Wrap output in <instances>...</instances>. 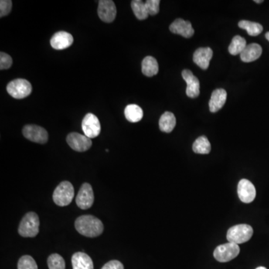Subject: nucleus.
Segmentation results:
<instances>
[{
	"label": "nucleus",
	"instance_id": "20e7f679",
	"mask_svg": "<svg viewBox=\"0 0 269 269\" xmlns=\"http://www.w3.org/2000/svg\"><path fill=\"white\" fill-rule=\"evenodd\" d=\"M253 228L248 224H238L230 227L226 233L228 242L235 244H242L251 239Z\"/></svg>",
	"mask_w": 269,
	"mask_h": 269
},
{
	"label": "nucleus",
	"instance_id": "f257e3e1",
	"mask_svg": "<svg viewBox=\"0 0 269 269\" xmlns=\"http://www.w3.org/2000/svg\"><path fill=\"white\" fill-rule=\"evenodd\" d=\"M76 230L86 237H97L103 232V222L93 215H82L75 222Z\"/></svg>",
	"mask_w": 269,
	"mask_h": 269
},
{
	"label": "nucleus",
	"instance_id": "f03ea898",
	"mask_svg": "<svg viewBox=\"0 0 269 269\" xmlns=\"http://www.w3.org/2000/svg\"><path fill=\"white\" fill-rule=\"evenodd\" d=\"M40 221L35 212H28L20 223L18 232L22 237H35L39 233Z\"/></svg>",
	"mask_w": 269,
	"mask_h": 269
},
{
	"label": "nucleus",
	"instance_id": "5701e85b",
	"mask_svg": "<svg viewBox=\"0 0 269 269\" xmlns=\"http://www.w3.org/2000/svg\"><path fill=\"white\" fill-rule=\"evenodd\" d=\"M239 27L247 31V34L250 36H257L263 30L261 24L248 21H241L239 22Z\"/></svg>",
	"mask_w": 269,
	"mask_h": 269
},
{
	"label": "nucleus",
	"instance_id": "39448f33",
	"mask_svg": "<svg viewBox=\"0 0 269 269\" xmlns=\"http://www.w3.org/2000/svg\"><path fill=\"white\" fill-rule=\"evenodd\" d=\"M32 87L26 79H17L11 81L7 86V91L15 99H23L30 95Z\"/></svg>",
	"mask_w": 269,
	"mask_h": 269
},
{
	"label": "nucleus",
	"instance_id": "0eeeda50",
	"mask_svg": "<svg viewBox=\"0 0 269 269\" xmlns=\"http://www.w3.org/2000/svg\"><path fill=\"white\" fill-rule=\"evenodd\" d=\"M82 128L85 135L90 139L98 136L101 131L100 120L92 113H89L85 116L82 122Z\"/></svg>",
	"mask_w": 269,
	"mask_h": 269
},
{
	"label": "nucleus",
	"instance_id": "bb28decb",
	"mask_svg": "<svg viewBox=\"0 0 269 269\" xmlns=\"http://www.w3.org/2000/svg\"><path fill=\"white\" fill-rule=\"evenodd\" d=\"M47 265L49 269H65V260L58 253H53L48 257Z\"/></svg>",
	"mask_w": 269,
	"mask_h": 269
},
{
	"label": "nucleus",
	"instance_id": "2f4dec72",
	"mask_svg": "<svg viewBox=\"0 0 269 269\" xmlns=\"http://www.w3.org/2000/svg\"><path fill=\"white\" fill-rule=\"evenodd\" d=\"M101 269H124V265L117 260H111L104 265Z\"/></svg>",
	"mask_w": 269,
	"mask_h": 269
},
{
	"label": "nucleus",
	"instance_id": "b1692460",
	"mask_svg": "<svg viewBox=\"0 0 269 269\" xmlns=\"http://www.w3.org/2000/svg\"><path fill=\"white\" fill-rule=\"evenodd\" d=\"M192 149L195 154H208L211 151V144L206 136H201L197 138L192 146Z\"/></svg>",
	"mask_w": 269,
	"mask_h": 269
},
{
	"label": "nucleus",
	"instance_id": "c85d7f7f",
	"mask_svg": "<svg viewBox=\"0 0 269 269\" xmlns=\"http://www.w3.org/2000/svg\"><path fill=\"white\" fill-rule=\"evenodd\" d=\"M159 0H147L145 2V6L149 15L155 16L159 12Z\"/></svg>",
	"mask_w": 269,
	"mask_h": 269
},
{
	"label": "nucleus",
	"instance_id": "393cba45",
	"mask_svg": "<svg viewBox=\"0 0 269 269\" xmlns=\"http://www.w3.org/2000/svg\"><path fill=\"white\" fill-rule=\"evenodd\" d=\"M247 46V43L245 38L239 35H236L233 38L231 44L229 46V52L233 56H237L242 53Z\"/></svg>",
	"mask_w": 269,
	"mask_h": 269
},
{
	"label": "nucleus",
	"instance_id": "423d86ee",
	"mask_svg": "<svg viewBox=\"0 0 269 269\" xmlns=\"http://www.w3.org/2000/svg\"><path fill=\"white\" fill-rule=\"evenodd\" d=\"M240 252L239 245L228 242L226 244L221 245L215 248L214 257L220 263H226L236 258Z\"/></svg>",
	"mask_w": 269,
	"mask_h": 269
},
{
	"label": "nucleus",
	"instance_id": "9b49d317",
	"mask_svg": "<svg viewBox=\"0 0 269 269\" xmlns=\"http://www.w3.org/2000/svg\"><path fill=\"white\" fill-rule=\"evenodd\" d=\"M97 13L99 18L103 22H113L117 15L115 4L112 0H101L99 2Z\"/></svg>",
	"mask_w": 269,
	"mask_h": 269
},
{
	"label": "nucleus",
	"instance_id": "9d476101",
	"mask_svg": "<svg viewBox=\"0 0 269 269\" xmlns=\"http://www.w3.org/2000/svg\"><path fill=\"white\" fill-rule=\"evenodd\" d=\"M94 201L93 188L89 183H84L81 186L77 196L76 203L77 206L82 209H88L91 207Z\"/></svg>",
	"mask_w": 269,
	"mask_h": 269
},
{
	"label": "nucleus",
	"instance_id": "473e14b6",
	"mask_svg": "<svg viewBox=\"0 0 269 269\" xmlns=\"http://www.w3.org/2000/svg\"><path fill=\"white\" fill-rule=\"evenodd\" d=\"M254 2H256V3L260 4L262 3V2H263V0H255Z\"/></svg>",
	"mask_w": 269,
	"mask_h": 269
},
{
	"label": "nucleus",
	"instance_id": "f704fd0d",
	"mask_svg": "<svg viewBox=\"0 0 269 269\" xmlns=\"http://www.w3.org/2000/svg\"><path fill=\"white\" fill-rule=\"evenodd\" d=\"M266 269V268L263 267V266H261V267L257 268V269Z\"/></svg>",
	"mask_w": 269,
	"mask_h": 269
},
{
	"label": "nucleus",
	"instance_id": "f8f14e48",
	"mask_svg": "<svg viewBox=\"0 0 269 269\" xmlns=\"http://www.w3.org/2000/svg\"><path fill=\"white\" fill-rule=\"evenodd\" d=\"M257 192L254 185L248 179H242L238 185V195L243 203H251L256 198Z\"/></svg>",
	"mask_w": 269,
	"mask_h": 269
},
{
	"label": "nucleus",
	"instance_id": "2eb2a0df",
	"mask_svg": "<svg viewBox=\"0 0 269 269\" xmlns=\"http://www.w3.org/2000/svg\"><path fill=\"white\" fill-rule=\"evenodd\" d=\"M73 42V38L70 33L66 32H58L51 38L50 45L53 49L57 50L70 47Z\"/></svg>",
	"mask_w": 269,
	"mask_h": 269
},
{
	"label": "nucleus",
	"instance_id": "a211bd4d",
	"mask_svg": "<svg viewBox=\"0 0 269 269\" xmlns=\"http://www.w3.org/2000/svg\"><path fill=\"white\" fill-rule=\"evenodd\" d=\"M263 49L258 44H250L247 45L246 49L240 54L241 59L246 63L254 62L261 56Z\"/></svg>",
	"mask_w": 269,
	"mask_h": 269
},
{
	"label": "nucleus",
	"instance_id": "6ab92c4d",
	"mask_svg": "<svg viewBox=\"0 0 269 269\" xmlns=\"http://www.w3.org/2000/svg\"><path fill=\"white\" fill-rule=\"evenodd\" d=\"M73 269H93V263L89 255L83 252L75 253L72 257Z\"/></svg>",
	"mask_w": 269,
	"mask_h": 269
},
{
	"label": "nucleus",
	"instance_id": "a878e982",
	"mask_svg": "<svg viewBox=\"0 0 269 269\" xmlns=\"http://www.w3.org/2000/svg\"><path fill=\"white\" fill-rule=\"evenodd\" d=\"M132 9H133L134 15L140 21L147 19L149 16L145 6V2L141 0H133L131 2Z\"/></svg>",
	"mask_w": 269,
	"mask_h": 269
},
{
	"label": "nucleus",
	"instance_id": "c756f323",
	"mask_svg": "<svg viewBox=\"0 0 269 269\" xmlns=\"http://www.w3.org/2000/svg\"><path fill=\"white\" fill-rule=\"evenodd\" d=\"M12 59L8 54L5 52H0V69L5 70L11 67L12 65Z\"/></svg>",
	"mask_w": 269,
	"mask_h": 269
},
{
	"label": "nucleus",
	"instance_id": "4be33fe9",
	"mask_svg": "<svg viewBox=\"0 0 269 269\" xmlns=\"http://www.w3.org/2000/svg\"><path fill=\"white\" fill-rule=\"evenodd\" d=\"M126 118L131 123H137L142 119L143 110L140 106L135 104H130L126 107L124 111Z\"/></svg>",
	"mask_w": 269,
	"mask_h": 269
},
{
	"label": "nucleus",
	"instance_id": "aec40b11",
	"mask_svg": "<svg viewBox=\"0 0 269 269\" xmlns=\"http://www.w3.org/2000/svg\"><path fill=\"white\" fill-rule=\"evenodd\" d=\"M141 70L144 76L152 77L158 73V65L157 59L152 56H147L142 61Z\"/></svg>",
	"mask_w": 269,
	"mask_h": 269
},
{
	"label": "nucleus",
	"instance_id": "dca6fc26",
	"mask_svg": "<svg viewBox=\"0 0 269 269\" xmlns=\"http://www.w3.org/2000/svg\"><path fill=\"white\" fill-rule=\"evenodd\" d=\"M213 56V51L209 47L198 48L194 52L193 61L198 67L203 70H206L209 66V62Z\"/></svg>",
	"mask_w": 269,
	"mask_h": 269
},
{
	"label": "nucleus",
	"instance_id": "4468645a",
	"mask_svg": "<svg viewBox=\"0 0 269 269\" xmlns=\"http://www.w3.org/2000/svg\"><path fill=\"white\" fill-rule=\"evenodd\" d=\"M169 29L172 33L181 35L185 38H191L195 34L192 23L189 21H184L181 18L175 20L170 25Z\"/></svg>",
	"mask_w": 269,
	"mask_h": 269
},
{
	"label": "nucleus",
	"instance_id": "cd10ccee",
	"mask_svg": "<svg viewBox=\"0 0 269 269\" xmlns=\"http://www.w3.org/2000/svg\"><path fill=\"white\" fill-rule=\"evenodd\" d=\"M18 269H38L36 262L29 255L22 256L18 263Z\"/></svg>",
	"mask_w": 269,
	"mask_h": 269
},
{
	"label": "nucleus",
	"instance_id": "f3484780",
	"mask_svg": "<svg viewBox=\"0 0 269 269\" xmlns=\"http://www.w3.org/2000/svg\"><path fill=\"white\" fill-rule=\"evenodd\" d=\"M226 91L223 89H216L212 93L209 102V110L211 112H217L226 103Z\"/></svg>",
	"mask_w": 269,
	"mask_h": 269
},
{
	"label": "nucleus",
	"instance_id": "ddd939ff",
	"mask_svg": "<svg viewBox=\"0 0 269 269\" xmlns=\"http://www.w3.org/2000/svg\"><path fill=\"white\" fill-rule=\"evenodd\" d=\"M182 76L187 84L186 94L190 98H196L200 94V82L189 70H184Z\"/></svg>",
	"mask_w": 269,
	"mask_h": 269
},
{
	"label": "nucleus",
	"instance_id": "72a5a7b5",
	"mask_svg": "<svg viewBox=\"0 0 269 269\" xmlns=\"http://www.w3.org/2000/svg\"><path fill=\"white\" fill-rule=\"evenodd\" d=\"M266 38L269 42V32H268L266 34Z\"/></svg>",
	"mask_w": 269,
	"mask_h": 269
},
{
	"label": "nucleus",
	"instance_id": "1a4fd4ad",
	"mask_svg": "<svg viewBox=\"0 0 269 269\" xmlns=\"http://www.w3.org/2000/svg\"><path fill=\"white\" fill-rule=\"evenodd\" d=\"M67 142L73 151L77 152H85L90 149L92 141L85 134L77 133H71L67 137Z\"/></svg>",
	"mask_w": 269,
	"mask_h": 269
},
{
	"label": "nucleus",
	"instance_id": "7c9ffc66",
	"mask_svg": "<svg viewBox=\"0 0 269 269\" xmlns=\"http://www.w3.org/2000/svg\"><path fill=\"white\" fill-rule=\"evenodd\" d=\"M12 2L11 0H1L0 1V17L3 18L11 12Z\"/></svg>",
	"mask_w": 269,
	"mask_h": 269
},
{
	"label": "nucleus",
	"instance_id": "7ed1b4c3",
	"mask_svg": "<svg viewBox=\"0 0 269 269\" xmlns=\"http://www.w3.org/2000/svg\"><path fill=\"white\" fill-rule=\"evenodd\" d=\"M74 197V188L68 181L61 182L54 191L52 199L54 203L59 206L70 204Z\"/></svg>",
	"mask_w": 269,
	"mask_h": 269
},
{
	"label": "nucleus",
	"instance_id": "412c9836",
	"mask_svg": "<svg viewBox=\"0 0 269 269\" xmlns=\"http://www.w3.org/2000/svg\"><path fill=\"white\" fill-rule=\"evenodd\" d=\"M158 125L161 131L167 133H171L176 126V117L173 113L165 112L160 117Z\"/></svg>",
	"mask_w": 269,
	"mask_h": 269
},
{
	"label": "nucleus",
	"instance_id": "6e6552de",
	"mask_svg": "<svg viewBox=\"0 0 269 269\" xmlns=\"http://www.w3.org/2000/svg\"><path fill=\"white\" fill-rule=\"evenodd\" d=\"M24 137L32 142L45 144L48 141V133L43 127L37 125H26L22 129Z\"/></svg>",
	"mask_w": 269,
	"mask_h": 269
}]
</instances>
